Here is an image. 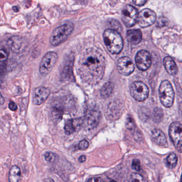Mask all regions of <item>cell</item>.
Returning <instances> with one entry per match:
<instances>
[{"label":"cell","mask_w":182,"mask_h":182,"mask_svg":"<svg viewBox=\"0 0 182 182\" xmlns=\"http://www.w3.org/2000/svg\"><path fill=\"white\" fill-rule=\"evenodd\" d=\"M106 58L100 49H88L80 56L77 71L81 78L90 84H96L100 81L104 73Z\"/></svg>","instance_id":"obj_1"},{"label":"cell","mask_w":182,"mask_h":182,"mask_svg":"<svg viewBox=\"0 0 182 182\" xmlns=\"http://www.w3.org/2000/svg\"><path fill=\"white\" fill-rule=\"evenodd\" d=\"M130 92L131 96L135 100L142 102L148 97L149 89L144 83L141 81H135L130 85Z\"/></svg>","instance_id":"obj_6"},{"label":"cell","mask_w":182,"mask_h":182,"mask_svg":"<svg viewBox=\"0 0 182 182\" xmlns=\"http://www.w3.org/2000/svg\"><path fill=\"white\" fill-rule=\"evenodd\" d=\"M89 181H93V182H97V181H102L103 180L101 179L100 177H96V178H92L88 180Z\"/></svg>","instance_id":"obj_33"},{"label":"cell","mask_w":182,"mask_h":182,"mask_svg":"<svg viewBox=\"0 0 182 182\" xmlns=\"http://www.w3.org/2000/svg\"><path fill=\"white\" fill-rule=\"evenodd\" d=\"M21 171L17 165H13L11 168L9 174V180L10 182H17L20 181Z\"/></svg>","instance_id":"obj_21"},{"label":"cell","mask_w":182,"mask_h":182,"mask_svg":"<svg viewBox=\"0 0 182 182\" xmlns=\"http://www.w3.org/2000/svg\"><path fill=\"white\" fill-rule=\"evenodd\" d=\"M126 127L130 130H132L134 129L135 124L131 118H128L126 122Z\"/></svg>","instance_id":"obj_29"},{"label":"cell","mask_w":182,"mask_h":182,"mask_svg":"<svg viewBox=\"0 0 182 182\" xmlns=\"http://www.w3.org/2000/svg\"><path fill=\"white\" fill-rule=\"evenodd\" d=\"M169 135L176 150L182 153V124L178 122L172 123L169 127Z\"/></svg>","instance_id":"obj_5"},{"label":"cell","mask_w":182,"mask_h":182,"mask_svg":"<svg viewBox=\"0 0 182 182\" xmlns=\"http://www.w3.org/2000/svg\"><path fill=\"white\" fill-rule=\"evenodd\" d=\"M177 163V157L174 153H171L166 159V164L170 168H173L176 166Z\"/></svg>","instance_id":"obj_23"},{"label":"cell","mask_w":182,"mask_h":182,"mask_svg":"<svg viewBox=\"0 0 182 182\" xmlns=\"http://www.w3.org/2000/svg\"><path fill=\"white\" fill-rule=\"evenodd\" d=\"M61 112L58 109H54V111L52 112V115L53 117L54 118V119L58 120V119H59L60 120L61 119H62V116H61Z\"/></svg>","instance_id":"obj_30"},{"label":"cell","mask_w":182,"mask_h":182,"mask_svg":"<svg viewBox=\"0 0 182 182\" xmlns=\"http://www.w3.org/2000/svg\"><path fill=\"white\" fill-rule=\"evenodd\" d=\"M82 122L83 121L81 119L68 120L65 124V133L68 135L72 134L76 131L78 126H80Z\"/></svg>","instance_id":"obj_17"},{"label":"cell","mask_w":182,"mask_h":182,"mask_svg":"<svg viewBox=\"0 0 182 182\" xmlns=\"http://www.w3.org/2000/svg\"><path fill=\"white\" fill-rule=\"evenodd\" d=\"M89 143L86 140L81 141L78 144L79 148L81 150H86V149L89 147Z\"/></svg>","instance_id":"obj_28"},{"label":"cell","mask_w":182,"mask_h":182,"mask_svg":"<svg viewBox=\"0 0 182 182\" xmlns=\"http://www.w3.org/2000/svg\"><path fill=\"white\" fill-rule=\"evenodd\" d=\"M113 89V86L112 83L107 82L104 85L101 90L100 95L102 98H108L112 94Z\"/></svg>","instance_id":"obj_22"},{"label":"cell","mask_w":182,"mask_h":182,"mask_svg":"<svg viewBox=\"0 0 182 182\" xmlns=\"http://www.w3.org/2000/svg\"><path fill=\"white\" fill-rule=\"evenodd\" d=\"M58 59L57 54L53 51L47 52L43 57L40 65V73L43 76L48 74L56 64Z\"/></svg>","instance_id":"obj_7"},{"label":"cell","mask_w":182,"mask_h":182,"mask_svg":"<svg viewBox=\"0 0 182 182\" xmlns=\"http://www.w3.org/2000/svg\"><path fill=\"white\" fill-rule=\"evenodd\" d=\"M9 107L12 111H15L17 109V105H16V104L13 102H10L9 104Z\"/></svg>","instance_id":"obj_32"},{"label":"cell","mask_w":182,"mask_h":182,"mask_svg":"<svg viewBox=\"0 0 182 182\" xmlns=\"http://www.w3.org/2000/svg\"><path fill=\"white\" fill-rule=\"evenodd\" d=\"M137 16V10L132 5H126L122 11V20L127 27H130L136 24Z\"/></svg>","instance_id":"obj_9"},{"label":"cell","mask_w":182,"mask_h":182,"mask_svg":"<svg viewBox=\"0 0 182 182\" xmlns=\"http://www.w3.org/2000/svg\"><path fill=\"white\" fill-rule=\"evenodd\" d=\"M103 39L105 45L112 54H118L123 48V40L119 33L114 30L108 29L103 33Z\"/></svg>","instance_id":"obj_2"},{"label":"cell","mask_w":182,"mask_h":182,"mask_svg":"<svg viewBox=\"0 0 182 182\" xmlns=\"http://www.w3.org/2000/svg\"><path fill=\"white\" fill-rule=\"evenodd\" d=\"M163 65L167 72L172 75H175L178 72V68L174 60L170 57H165Z\"/></svg>","instance_id":"obj_18"},{"label":"cell","mask_w":182,"mask_h":182,"mask_svg":"<svg viewBox=\"0 0 182 182\" xmlns=\"http://www.w3.org/2000/svg\"><path fill=\"white\" fill-rule=\"evenodd\" d=\"M4 99L1 93L0 92V106H2V105L4 104Z\"/></svg>","instance_id":"obj_35"},{"label":"cell","mask_w":182,"mask_h":182,"mask_svg":"<svg viewBox=\"0 0 182 182\" xmlns=\"http://www.w3.org/2000/svg\"><path fill=\"white\" fill-rule=\"evenodd\" d=\"M162 115H163V113L161 110V109L157 108V109H154V112H153V116H154V118H155L157 121L158 120V119L160 120L162 117Z\"/></svg>","instance_id":"obj_26"},{"label":"cell","mask_w":182,"mask_h":182,"mask_svg":"<svg viewBox=\"0 0 182 182\" xmlns=\"http://www.w3.org/2000/svg\"><path fill=\"white\" fill-rule=\"evenodd\" d=\"M127 37L128 40L130 43L134 44V45H137L142 40V32L139 30H129L127 33Z\"/></svg>","instance_id":"obj_19"},{"label":"cell","mask_w":182,"mask_h":182,"mask_svg":"<svg viewBox=\"0 0 182 182\" xmlns=\"http://www.w3.org/2000/svg\"><path fill=\"white\" fill-rule=\"evenodd\" d=\"M100 120V113L97 111H92L88 114L85 119L87 127L90 129L95 127Z\"/></svg>","instance_id":"obj_16"},{"label":"cell","mask_w":182,"mask_h":182,"mask_svg":"<svg viewBox=\"0 0 182 182\" xmlns=\"http://www.w3.org/2000/svg\"><path fill=\"white\" fill-rule=\"evenodd\" d=\"M123 105L118 101H114L110 103L107 108L106 114L108 119L111 120L118 119L122 113Z\"/></svg>","instance_id":"obj_13"},{"label":"cell","mask_w":182,"mask_h":182,"mask_svg":"<svg viewBox=\"0 0 182 182\" xmlns=\"http://www.w3.org/2000/svg\"><path fill=\"white\" fill-rule=\"evenodd\" d=\"M86 160V157L85 156H81L79 159H78V161L80 163H82V162H84Z\"/></svg>","instance_id":"obj_34"},{"label":"cell","mask_w":182,"mask_h":182,"mask_svg":"<svg viewBox=\"0 0 182 182\" xmlns=\"http://www.w3.org/2000/svg\"><path fill=\"white\" fill-rule=\"evenodd\" d=\"M74 24L71 22L64 23L55 29L50 37V43L53 46H57L64 42L73 33Z\"/></svg>","instance_id":"obj_3"},{"label":"cell","mask_w":182,"mask_h":182,"mask_svg":"<svg viewBox=\"0 0 182 182\" xmlns=\"http://www.w3.org/2000/svg\"><path fill=\"white\" fill-rule=\"evenodd\" d=\"M143 180V178L142 176L137 173H133L131 175V181H142Z\"/></svg>","instance_id":"obj_25"},{"label":"cell","mask_w":182,"mask_h":182,"mask_svg":"<svg viewBox=\"0 0 182 182\" xmlns=\"http://www.w3.org/2000/svg\"><path fill=\"white\" fill-rule=\"evenodd\" d=\"M117 67L120 74L126 76L131 74L135 69L133 62L128 57L120 58L117 62Z\"/></svg>","instance_id":"obj_11"},{"label":"cell","mask_w":182,"mask_h":182,"mask_svg":"<svg viewBox=\"0 0 182 182\" xmlns=\"http://www.w3.org/2000/svg\"><path fill=\"white\" fill-rule=\"evenodd\" d=\"M12 10L14 11V12H18L19 11V8L18 7H16V6H14V7H12Z\"/></svg>","instance_id":"obj_36"},{"label":"cell","mask_w":182,"mask_h":182,"mask_svg":"<svg viewBox=\"0 0 182 182\" xmlns=\"http://www.w3.org/2000/svg\"><path fill=\"white\" fill-rule=\"evenodd\" d=\"M156 18L155 12L150 9H145L138 13L137 22L141 27L144 28L153 25Z\"/></svg>","instance_id":"obj_8"},{"label":"cell","mask_w":182,"mask_h":182,"mask_svg":"<svg viewBox=\"0 0 182 182\" xmlns=\"http://www.w3.org/2000/svg\"><path fill=\"white\" fill-rule=\"evenodd\" d=\"M147 0H133V3L137 6H142L145 4Z\"/></svg>","instance_id":"obj_31"},{"label":"cell","mask_w":182,"mask_h":182,"mask_svg":"<svg viewBox=\"0 0 182 182\" xmlns=\"http://www.w3.org/2000/svg\"><path fill=\"white\" fill-rule=\"evenodd\" d=\"M131 167L136 171H140L141 170V163L138 159H134L132 162Z\"/></svg>","instance_id":"obj_27"},{"label":"cell","mask_w":182,"mask_h":182,"mask_svg":"<svg viewBox=\"0 0 182 182\" xmlns=\"http://www.w3.org/2000/svg\"><path fill=\"white\" fill-rule=\"evenodd\" d=\"M8 45L10 49L15 53H19L21 51L23 42L20 37L13 36L10 37L8 41Z\"/></svg>","instance_id":"obj_15"},{"label":"cell","mask_w":182,"mask_h":182,"mask_svg":"<svg viewBox=\"0 0 182 182\" xmlns=\"http://www.w3.org/2000/svg\"><path fill=\"white\" fill-rule=\"evenodd\" d=\"M8 54L5 49H0V76H2L6 70Z\"/></svg>","instance_id":"obj_20"},{"label":"cell","mask_w":182,"mask_h":182,"mask_svg":"<svg viewBox=\"0 0 182 182\" xmlns=\"http://www.w3.org/2000/svg\"><path fill=\"white\" fill-rule=\"evenodd\" d=\"M159 95L160 100L165 107L172 106L175 93L172 85L168 80H164L161 83L159 88Z\"/></svg>","instance_id":"obj_4"},{"label":"cell","mask_w":182,"mask_h":182,"mask_svg":"<svg viewBox=\"0 0 182 182\" xmlns=\"http://www.w3.org/2000/svg\"><path fill=\"white\" fill-rule=\"evenodd\" d=\"M181 181H182V175H181Z\"/></svg>","instance_id":"obj_37"},{"label":"cell","mask_w":182,"mask_h":182,"mask_svg":"<svg viewBox=\"0 0 182 182\" xmlns=\"http://www.w3.org/2000/svg\"><path fill=\"white\" fill-rule=\"evenodd\" d=\"M152 59L150 53L145 50L138 52L135 57V63L137 68L141 71H146L151 64Z\"/></svg>","instance_id":"obj_10"},{"label":"cell","mask_w":182,"mask_h":182,"mask_svg":"<svg viewBox=\"0 0 182 182\" xmlns=\"http://www.w3.org/2000/svg\"><path fill=\"white\" fill-rule=\"evenodd\" d=\"M152 139L157 145L161 147L167 146V141L163 132L159 129H154L151 133Z\"/></svg>","instance_id":"obj_14"},{"label":"cell","mask_w":182,"mask_h":182,"mask_svg":"<svg viewBox=\"0 0 182 182\" xmlns=\"http://www.w3.org/2000/svg\"><path fill=\"white\" fill-rule=\"evenodd\" d=\"M44 158L47 162L49 163H52L56 161L57 156L56 154L53 153L46 152L44 154Z\"/></svg>","instance_id":"obj_24"},{"label":"cell","mask_w":182,"mask_h":182,"mask_svg":"<svg viewBox=\"0 0 182 182\" xmlns=\"http://www.w3.org/2000/svg\"><path fill=\"white\" fill-rule=\"evenodd\" d=\"M49 94L50 91L47 88L44 87L36 88L33 93V103L36 105H40L46 100Z\"/></svg>","instance_id":"obj_12"}]
</instances>
